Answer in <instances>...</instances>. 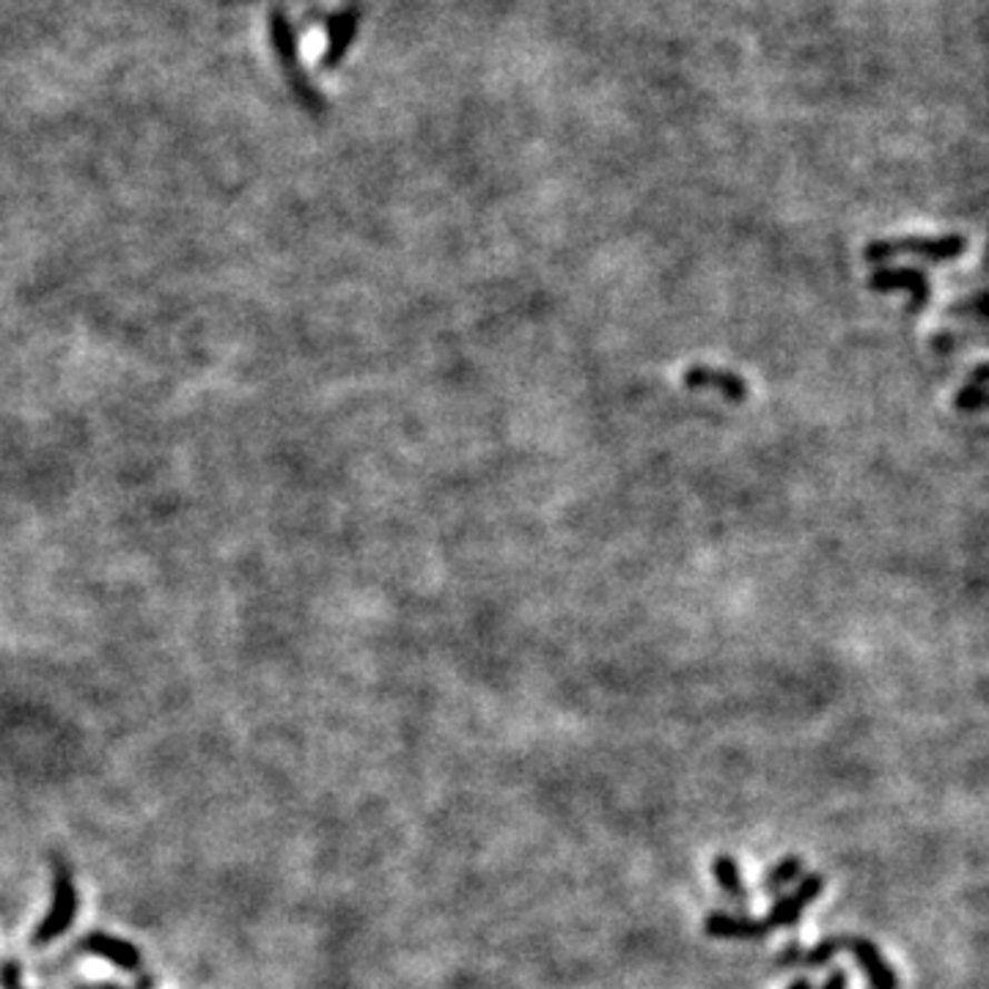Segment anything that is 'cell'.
I'll use <instances>...</instances> for the list:
<instances>
[{
  "label": "cell",
  "instance_id": "obj_1",
  "mask_svg": "<svg viewBox=\"0 0 989 989\" xmlns=\"http://www.w3.org/2000/svg\"><path fill=\"white\" fill-rule=\"evenodd\" d=\"M835 953H852L871 989H899V973L888 962L886 953L874 940L860 938V934H835V938H824L822 943L811 948H787L778 957V965L781 968H824Z\"/></svg>",
  "mask_w": 989,
  "mask_h": 989
},
{
  "label": "cell",
  "instance_id": "obj_2",
  "mask_svg": "<svg viewBox=\"0 0 989 989\" xmlns=\"http://www.w3.org/2000/svg\"><path fill=\"white\" fill-rule=\"evenodd\" d=\"M52 874H56V880H52V907L37 927V932H33V948L50 946L52 940L69 932V927L75 923V916H78V888H75L72 869L61 858H56L52 860Z\"/></svg>",
  "mask_w": 989,
  "mask_h": 989
},
{
  "label": "cell",
  "instance_id": "obj_3",
  "mask_svg": "<svg viewBox=\"0 0 989 989\" xmlns=\"http://www.w3.org/2000/svg\"><path fill=\"white\" fill-rule=\"evenodd\" d=\"M899 254H916L923 256L929 261H948L957 259L965 254V239L962 237H907V239H882V243H869L863 250V259L877 265V261H886L891 256Z\"/></svg>",
  "mask_w": 989,
  "mask_h": 989
},
{
  "label": "cell",
  "instance_id": "obj_4",
  "mask_svg": "<svg viewBox=\"0 0 989 989\" xmlns=\"http://www.w3.org/2000/svg\"><path fill=\"white\" fill-rule=\"evenodd\" d=\"M822 891H824L822 874L800 877L798 886H794L789 893H783V897L770 907V912L764 916L767 927H770L772 932H778V929H792L813 901L822 897Z\"/></svg>",
  "mask_w": 989,
  "mask_h": 989
},
{
  "label": "cell",
  "instance_id": "obj_5",
  "mask_svg": "<svg viewBox=\"0 0 989 989\" xmlns=\"http://www.w3.org/2000/svg\"><path fill=\"white\" fill-rule=\"evenodd\" d=\"M360 31V6L358 3H349L344 6L342 11L327 17V44L325 52H322V69H338L342 61L347 58V52L353 50L355 39H358Z\"/></svg>",
  "mask_w": 989,
  "mask_h": 989
},
{
  "label": "cell",
  "instance_id": "obj_6",
  "mask_svg": "<svg viewBox=\"0 0 989 989\" xmlns=\"http://www.w3.org/2000/svg\"><path fill=\"white\" fill-rule=\"evenodd\" d=\"M75 953H93V957H102L108 962H113L116 968L125 970V973H138L144 968V959H140V951L130 940H121L113 938L108 932H89L86 938L78 940L75 946Z\"/></svg>",
  "mask_w": 989,
  "mask_h": 989
},
{
  "label": "cell",
  "instance_id": "obj_7",
  "mask_svg": "<svg viewBox=\"0 0 989 989\" xmlns=\"http://www.w3.org/2000/svg\"><path fill=\"white\" fill-rule=\"evenodd\" d=\"M704 934L712 940H762L772 934L764 918L736 916V912H712L704 921Z\"/></svg>",
  "mask_w": 989,
  "mask_h": 989
},
{
  "label": "cell",
  "instance_id": "obj_8",
  "mask_svg": "<svg viewBox=\"0 0 989 989\" xmlns=\"http://www.w3.org/2000/svg\"><path fill=\"white\" fill-rule=\"evenodd\" d=\"M874 291H910V311H923L929 303V278L921 270H880L869 278Z\"/></svg>",
  "mask_w": 989,
  "mask_h": 989
},
{
  "label": "cell",
  "instance_id": "obj_9",
  "mask_svg": "<svg viewBox=\"0 0 989 989\" xmlns=\"http://www.w3.org/2000/svg\"><path fill=\"white\" fill-rule=\"evenodd\" d=\"M684 388L690 390H706L715 388L720 396H725L729 402H742L748 396V383L734 372H723V368L712 366H693L684 372Z\"/></svg>",
  "mask_w": 989,
  "mask_h": 989
},
{
  "label": "cell",
  "instance_id": "obj_10",
  "mask_svg": "<svg viewBox=\"0 0 989 989\" xmlns=\"http://www.w3.org/2000/svg\"><path fill=\"white\" fill-rule=\"evenodd\" d=\"M270 42L284 75L297 72V69H300V61H297V33L295 26H291L289 14L280 9L270 11Z\"/></svg>",
  "mask_w": 989,
  "mask_h": 989
},
{
  "label": "cell",
  "instance_id": "obj_11",
  "mask_svg": "<svg viewBox=\"0 0 989 989\" xmlns=\"http://www.w3.org/2000/svg\"><path fill=\"white\" fill-rule=\"evenodd\" d=\"M712 877H715L718 888L729 899L748 901V897H751L745 888V880H742V871H740V866H736L734 854H729V852L715 854V860H712Z\"/></svg>",
  "mask_w": 989,
  "mask_h": 989
},
{
  "label": "cell",
  "instance_id": "obj_12",
  "mask_svg": "<svg viewBox=\"0 0 989 989\" xmlns=\"http://www.w3.org/2000/svg\"><path fill=\"white\" fill-rule=\"evenodd\" d=\"M803 877V858L800 854H787L783 860H778L770 871L764 874V893H781L783 888H789L792 882H798Z\"/></svg>",
  "mask_w": 989,
  "mask_h": 989
},
{
  "label": "cell",
  "instance_id": "obj_13",
  "mask_svg": "<svg viewBox=\"0 0 989 989\" xmlns=\"http://www.w3.org/2000/svg\"><path fill=\"white\" fill-rule=\"evenodd\" d=\"M286 78H289L291 93H295L297 102L303 105V110H308V113H314V116L327 113V99H325V93H322L319 89H316L314 80L308 78V75L303 72V69H297V72L286 75Z\"/></svg>",
  "mask_w": 989,
  "mask_h": 989
},
{
  "label": "cell",
  "instance_id": "obj_14",
  "mask_svg": "<svg viewBox=\"0 0 989 989\" xmlns=\"http://www.w3.org/2000/svg\"><path fill=\"white\" fill-rule=\"evenodd\" d=\"M985 383H987L985 366H979L976 368L973 385H970V388H962V394H959L957 407L959 409H979L981 405H985Z\"/></svg>",
  "mask_w": 989,
  "mask_h": 989
},
{
  "label": "cell",
  "instance_id": "obj_15",
  "mask_svg": "<svg viewBox=\"0 0 989 989\" xmlns=\"http://www.w3.org/2000/svg\"><path fill=\"white\" fill-rule=\"evenodd\" d=\"M0 987H3V989H26V987H22L20 965L11 962V959H6V962L0 965Z\"/></svg>",
  "mask_w": 989,
  "mask_h": 989
},
{
  "label": "cell",
  "instance_id": "obj_16",
  "mask_svg": "<svg viewBox=\"0 0 989 989\" xmlns=\"http://www.w3.org/2000/svg\"><path fill=\"white\" fill-rule=\"evenodd\" d=\"M847 987H850V979H847V973H844V970H835V973L828 976V981H824L822 989H847Z\"/></svg>",
  "mask_w": 989,
  "mask_h": 989
},
{
  "label": "cell",
  "instance_id": "obj_17",
  "mask_svg": "<svg viewBox=\"0 0 989 989\" xmlns=\"http://www.w3.org/2000/svg\"><path fill=\"white\" fill-rule=\"evenodd\" d=\"M787 989H813V985L809 979H798V981H792V985H789Z\"/></svg>",
  "mask_w": 989,
  "mask_h": 989
},
{
  "label": "cell",
  "instance_id": "obj_18",
  "mask_svg": "<svg viewBox=\"0 0 989 989\" xmlns=\"http://www.w3.org/2000/svg\"><path fill=\"white\" fill-rule=\"evenodd\" d=\"M75 989H125L119 985H91V987H75Z\"/></svg>",
  "mask_w": 989,
  "mask_h": 989
}]
</instances>
